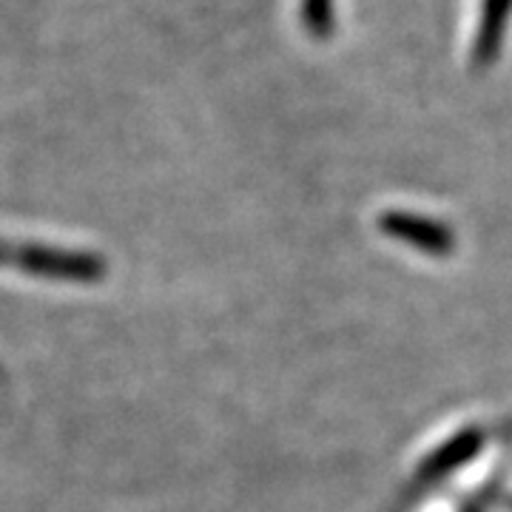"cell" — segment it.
I'll use <instances>...</instances> for the list:
<instances>
[{"mask_svg": "<svg viewBox=\"0 0 512 512\" xmlns=\"http://www.w3.org/2000/svg\"><path fill=\"white\" fill-rule=\"evenodd\" d=\"M382 225L390 237L413 242V245L424 248L427 254H447V248L453 245L450 231H444L441 225H436V222L430 220L407 217V214H387V217H382Z\"/></svg>", "mask_w": 512, "mask_h": 512, "instance_id": "cell-1", "label": "cell"}, {"mask_svg": "<svg viewBox=\"0 0 512 512\" xmlns=\"http://www.w3.org/2000/svg\"><path fill=\"white\" fill-rule=\"evenodd\" d=\"M476 444V436H467V439L461 441H453L444 453H439L441 458H433L430 464H427V473H441V470H447V467H453L456 461H461L464 458V453L470 450Z\"/></svg>", "mask_w": 512, "mask_h": 512, "instance_id": "cell-2", "label": "cell"}]
</instances>
